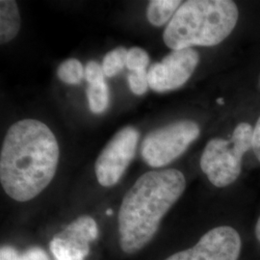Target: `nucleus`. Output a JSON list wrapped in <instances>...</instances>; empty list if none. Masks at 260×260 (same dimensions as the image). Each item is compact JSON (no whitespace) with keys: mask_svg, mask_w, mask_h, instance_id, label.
Segmentation results:
<instances>
[{"mask_svg":"<svg viewBox=\"0 0 260 260\" xmlns=\"http://www.w3.org/2000/svg\"><path fill=\"white\" fill-rule=\"evenodd\" d=\"M255 236H256V239L260 242V217L255 225Z\"/></svg>","mask_w":260,"mask_h":260,"instance_id":"obj_21","label":"nucleus"},{"mask_svg":"<svg viewBox=\"0 0 260 260\" xmlns=\"http://www.w3.org/2000/svg\"><path fill=\"white\" fill-rule=\"evenodd\" d=\"M181 5L179 0H152L148 6L147 17L152 25L162 26L174 17Z\"/></svg>","mask_w":260,"mask_h":260,"instance_id":"obj_11","label":"nucleus"},{"mask_svg":"<svg viewBox=\"0 0 260 260\" xmlns=\"http://www.w3.org/2000/svg\"><path fill=\"white\" fill-rule=\"evenodd\" d=\"M149 64V54L146 50L140 47H132L128 49L126 55V68L130 72L146 70Z\"/></svg>","mask_w":260,"mask_h":260,"instance_id":"obj_15","label":"nucleus"},{"mask_svg":"<svg viewBox=\"0 0 260 260\" xmlns=\"http://www.w3.org/2000/svg\"><path fill=\"white\" fill-rule=\"evenodd\" d=\"M55 135L42 121L24 119L10 126L0 153V182L11 199L25 203L50 184L59 163Z\"/></svg>","mask_w":260,"mask_h":260,"instance_id":"obj_1","label":"nucleus"},{"mask_svg":"<svg viewBox=\"0 0 260 260\" xmlns=\"http://www.w3.org/2000/svg\"><path fill=\"white\" fill-rule=\"evenodd\" d=\"M238 14L232 0L186 1L165 28L164 43L173 50L219 45L233 32Z\"/></svg>","mask_w":260,"mask_h":260,"instance_id":"obj_3","label":"nucleus"},{"mask_svg":"<svg viewBox=\"0 0 260 260\" xmlns=\"http://www.w3.org/2000/svg\"><path fill=\"white\" fill-rule=\"evenodd\" d=\"M128 84L132 93L143 95L149 89V78L146 70L131 72L128 75Z\"/></svg>","mask_w":260,"mask_h":260,"instance_id":"obj_16","label":"nucleus"},{"mask_svg":"<svg viewBox=\"0 0 260 260\" xmlns=\"http://www.w3.org/2000/svg\"><path fill=\"white\" fill-rule=\"evenodd\" d=\"M242 241L232 226L223 225L210 230L194 247L178 251L164 260H238Z\"/></svg>","mask_w":260,"mask_h":260,"instance_id":"obj_8","label":"nucleus"},{"mask_svg":"<svg viewBox=\"0 0 260 260\" xmlns=\"http://www.w3.org/2000/svg\"><path fill=\"white\" fill-rule=\"evenodd\" d=\"M87 99L89 102V107L93 114H102L106 111L109 106L110 93L105 80L89 84L87 89Z\"/></svg>","mask_w":260,"mask_h":260,"instance_id":"obj_12","label":"nucleus"},{"mask_svg":"<svg viewBox=\"0 0 260 260\" xmlns=\"http://www.w3.org/2000/svg\"><path fill=\"white\" fill-rule=\"evenodd\" d=\"M127 51L128 50L124 47H117L104 56L103 69L105 76L113 77L126 67Z\"/></svg>","mask_w":260,"mask_h":260,"instance_id":"obj_14","label":"nucleus"},{"mask_svg":"<svg viewBox=\"0 0 260 260\" xmlns=\"http://www.w3.org/2000/svg\"><path fill=\"white\" fill-rule=\"evenodd\" d=\"M185 188V177L176 169L148 172L135 181L123 197L119 211L122 251L138 252L152 240L162 219Z\"/></svg>","mask_w":260,"mask_h":260,"instance_id":"obj_2","label":"nucleus"},{"mask_svg":"<svg viewBox=\"0 0 260 260\" xmlns=\"http://www.w3.org/2000/svg\"><path fill=\"white\" fill-rule=\"evenodd\" d=\"M20 260H49V257L42 248L32 247L21 254Z\"/></svg>","mask_w":260,"mask_h":260,"instance_id":"obj_18","label":"nucleus"},{"mask_svg":"<svg viewBox=\"0 0 260 260\" xmlns=\"http://www.w3.org/2000/svg\"><path fill=\"white\" fill-rule=\"evenodd\" d=\"M20 29V15L15 0L0 1V43H9Z\"/></svg>","mask_w":260,"mask_h":260,"instance_id":"obj_10","label":"nucleus"},{"mask_svg":"<svg viewBox=\"0 0 260 260\" xmlns=\"http://www.w3.org/2000/svg\"><path fill=\"white\" fill-rule=\"evenodd\" d=\"M199 136L195 121H176L149 133L141 145V155L150 167H163L184 153Z\"/></svg>","mask_w":260,"mask_h":260,"instance_id":"obj_5","label":"nucleus"},{"mask_svg":"<svg viewBox=\"0 0 260 260\" xmlns=\"http://www.w3.org/2000/svg\"><path fill=\"white\" fill-rule=\"evenodd\" d=\"M140 134L133 126L120 130L106 145L95 162L98 181L103 187L116 185L135 155Z\"/></svg>","mask_w":260,"mask_h":260,"instance_id":"obj_6","label":"nucleus"},{"mask_svg":"<svg viewBox=\"0 0 260 260\" xmlns=\"http://www.w3.org/2000/svg\"><path fill=\"white\" fill-rule=\"evenodd\" d=\"M258 85H259V87H260V75H259V78H258Z\"/></svg>","mask_w":260,"mask_h":260,"instance_id":"obj_22","label":"nucleus"},{"mask_svg":"<svg viewBox=\"0 0 260 260\" xmlns=\"http://www.w3.org/2000/svg\"><path fill=\"white\" fill-rule=\"evenodd\" d=\"M57 75L64 83L77 85L85 77V70L79 60L72 58L66 60L59 66Z\"/></svg>","mask_w":260,"mask_h":260,"instance_id":"obj_13","label":"nucleus"},{"mask_svg":"<svg viewBox=\"0 0 260 260\" xmlns=\"http://www.w3.org/2000/svg\"><path fill=\"white\" fill-rule=\"evenodd\" d=\"M199 62L200 55L194 48L173 50L160 63L150 66L149 88L158 93L177 90L189 80Z\"/></svg>","mask_w":260,"mask_h":260,"instance_id":"obj_7","label":"nucleus"},{"mask_svg":"<svg viewBox=\"0 0 260 260\" xmlns=\"http://www.w3.org/2000/svg\"><path fill=\"white\" fill-rule=\"evenodd\" d=\"M253 127L240 122L230 140H210L201 158V168L208 180L218 188L233 183L241 174L242 159L252 148Z\"/></svg>","mask_w":260,"mask_h":260,"instance_id":"obj_4","label":"nucleus"},{"mask_svg":"<svg viewBox=\"0 0 260 260\" xmlns=\"http://www.w3.org/2000/svg\"><path fill=\"white\" fill-rule=\"evenodd\" d=\"M85 78L89 84L96 83L104 80L103 66L95 61H90L85 68Z\"/></svg>","mask_w":260,"mask_h":260,"instance_id":"obj_17","label":"nucleus"},{"mask_svg":"<svg viewBox=\"0 0 260 260\" xmlns=\"http://www.w3.org/2000/svg\"><path fill=\"white\" fill-rule=\"evenodd\" d=\"M252 149L254 154L260 162V116L256 121L255 126L253 127V135H252Z\"/></svg>","mask_w":260,"mask_h":260,"instance_id":"obj_20","label":"nucleus"},{"mask_svg":"<svg viewBox=\"0 0 260 260\" xmlns=\"http://www.w3.org/2000/svg\"><path fill=\"white\" fill-rule=\"evenodd\" d=\"M20 256L21 254L14 247L8 245L1 247L0 260H20Z\"/></svg>","mask_w":260,"mask_h":260,"instance_id":"obj_19","label":"nucleus"},{"mask_svg":"<svg viewBox=\"0 0 260 260\" xmlns=\"http://www.w3.org/2000/svg\"><path fill=\"white\" fill-rule=\"evenodd\" d=\"M98 237V223L91 216L83 215L55 234L49 249L55 260H84Z\"/></svg>","mask_w":260,"mask_h":260,"instance_id":"obj_9","label":"nucleus"}]
</instances>
